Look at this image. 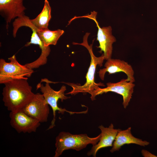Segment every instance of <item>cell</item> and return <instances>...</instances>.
Segmentation results:
<instances>
[{
    "instance_id": "cell-15",
    "label": "cell",
    "mask_w": 157,
    "mask_h": 157,
    "mask_svg": "<svg viewBox=\"0 0 157 157\" xmlns=\"http://www.w3.org/2000/svg\"><path fill=\"white\" fill-rule=\"evenodd\" d=\"M51 7L47 0H45L43 8L40 13L35 19H31V23L39 29L48 28L51 18Z\"/></svg>"
},
{
    "instance_id": "cell-9",
    "label": "cell",
    "mask_w": 157,
    "mask_h": 157,
    "mask_svg": "<svg viewBox=\"0 0 157 157\" xmlns=\"http://www.w3.org/2000/svg\"><path fill=\"white\" fill-rule=\"evenodd\" d=\"M11 126L18 133L35 132L40 125L38 120L28 116L22 110L10 112Z\"/></svg>"
},
{
    "instance_id": "cell-1",
    "label": "cell",
    "mask_w": 157,
    "mask_h": 157,
    "mask_svg": "<svg viewBox=\"0 0 157 157\" xmlns=\"http://www.w3.org/2000/svg\"><path fill=\"white\" fill-rule=\"evenodd\" d=\"M4 84L2 100L10 112L21 110L35 94L28 81L27 77L14 80Z\"/></svg>"
},
{
    "instance_id": "cell-12",
    "label": "cell",
    "mask_w": 157,
    "mask_h": 157,
    "mask_svg": "<svg viewBox=\"0 0 157 157\" xmlns=\"http://www.w3.org/2000/svg\"><path fill=\"white\" fill-rule=\"evenodd\" d=\"M21 26L32 27L35 30L37 34L45 46L56 45L58 39L63 34L64 31L60 29L51 31L48 28L39 29L35 27L31 22L29 17L26 16L21 20Z\"/></svg>"
},
{
    "instance_id": "cell-14",
    "label": "cell",
    "mask_w": 157,
    "mask_h": 157,
    "mask_svg": "<svg viewBox=\"0 0 157 157\" xmlns=\"http://www.w3.org/2000/svg\"><path fill=\"white\" fill-rule=\"evenodd\" d=\"M131 144L145 146L148 145L149 143L134 137L131 133V127H130L125 130H120L118 133L110 151L113 153L118 151L124 145Z\"/></svg>"
},
{
    "instance_id": "cell-11",
    "label": "cell",
    "mask_w": 157,
    "mask_h": 157,
    "mask_svg": "<svg viewBox=\"0 0 157 157\" xmlns=\"http://www.w3.org/2000/svg\"><path fill=\"white\" fill-rule=\"evenodd\" d=\"M23 0H0V13L5 19L7 28L12 19L25 15L26 8L23 4Z\"/></svg>"
},
{
    "instance_id": "cell-16",
    "label": "cell",
    "mask_w": 157,
    "mask_h": 157,
    "mask_svg": "<svg viewBox=\"0 0 157 157\" xmlns=\"http://www.w3.org/2000/svg\"><path fill=\"white\" fill-rule=\"evenodd\" d=\"M30 28L32 31V33L30 41L27 43L25 46H28L31 44H37L39 45L41 51L46 50L47 49L48 47L44 46L43 43L40 39L35 30L32 27H30Z\"/></svg>"
},
{
    "instance_id": "cell-17",
    "label": "cell",
    "mask_w": 157,
    "mask_h": 157,
    "mask_svg": "<svg viewBox=\"0 0 157 157\" xmlns=\"http://www.w3.org/2000/svg\"><path fill=\"white\" fill-rule=\"evenodd\" d=\"M143 156L144 157H155V156L151 154L149 151L142 150L141 151Z\"/></svg>"
},
{
    "instance_id": "cell-6",
    "label": "cell",
    "mask_w": 157,
    "mask_h": 157,
    "mask_svg": "<svg viewBox=\"0 0 157 157\" xmlns=\"http://www.w3.org/2000/svg\"><path fill=\"white\" fill-rule=\"evenodd\" d=\"M97 13L93 11L90 15L82 16H75V19L79 18H87L93 20L96 23L98 27L97 40L98 41L99 45L98 48L100 49L99 52H103L105 60H107L111 58L112 55L113 47V44L115 42L116 40L112 34L111 27L109 26L100 27L96 20Z\"/></svg>"
},
{
    "instance_id": "cell-13",
    "label": "cell",
    "mask_w": 157,
    "mask_h": 157,
    "mask_svg": "<svg viewBox=\"0 0 157 157\" xmlns=\"http://www.w3.org/2000/svg\"><path fill=\"white\" fill-rule=\"evenodd\" d=\"M101 133V137L98 142L93 145L91 150L88 152V156L92 155L96 157L98 151L100 149L109 147L112 146L118 133L121 130L114 129L112 124H111L108 127H105L103 125L99 127Z\"/></svg>"
},
{
    "instance_id": "cell-8",
    "label": "cell",
    "mask_w": 157,
    "mask_h": 157,
    "mask_svg": "<svg viewBox=\"0 0 157 157\" xmlns=\"http://www.w3.org/2000/svg\"><path fill=\"white\" fill-rule=\"evenodd\" d=\"M49 105L42 94L37 93L21 110L40 123L45 122L47 121L49 113Z\"/></svg>"
},
{
    "instance_id": "cell-10",
    "label": "cell",
    "mask_w": 157,
    "mask_h": 157,
    "mask_svg": "<svg viewBox=\"0 0 157 157\" xmlns=\"http://www.w3.org/2000/svg\"><path fill=\"white\" fill-rule=\"evenodd\" d=\"M104 66L105 67L100 69L99 72V77L102 80H104L105 75L107 72L109 74H111L122 72L126 75L127 81L135 82L134 70L131 65L127 62L119 59L111 58L107 60Z\"/></svg>"
},
{
    "instance_id": "cell-7",
    "label": "cell",
    "mask_w": 157,
    "mask_h": 157,
    "mask_svg": "<svg viewBox=\"0 0 157 157\" xmlns=\"http://www.w3.org/2000/svg\"><path fill=\"white\" fill-rule=\"evenodd\" d=\"M106 88H101L99 87L95 89L91 94L92 100L95 99L99 95L109 92H115L122 95L123 97V105L125 108L128 105L132 98L135 84L133 83L127 81V79H122L116 83L111 82L106 83Z\"/></svg>"
},
{
    "instance_id": "cell-5",
    "label": "cell",
    "mask_w": 157,
    "mask_h": 157,
    "mask_svg": "<svg viewBox=\"0 0 157 157\" xmlns=\"http://www.w3.org/2000/svg\"><path fill=\"white\" fill-rule=\"evenodd\" d=\"M7 62L2 58L0 59V83L24 77H30L33 73V69L22 65L17 60L14 55L8 58Z\"/></svg>"
},
{
    "instance_id": "cell-3",
    "label": "cell",
    "mask_w": 157,
    "mask_h": 157,
    "mask_svg": "<svg viewBox=\"0 0 157 157\" xmlns=\"http://www.w3.org/2000/svg\"><path fill=\"white\" fill-rule=\"evenodd\" d=\"M101 136L100 134L95 137L91 138L85 134H72L67 132H60L56 139V149L54 157H59L65 150L79 151L89 144L94 145L99 141Z\"/></svg>"
},
{
    "instance_id": "cell-2",
    "label": "cell",
    "mask_w": 157,
    "mask_h": 157,
    "mask_svg": "<svg viewBox=\"0 0 157 157\" xmlns=\"http://www.w3.org/2000/svg\"><path fill=\"white\" fill-rule=\"evenodd\" d=\"M90 34L88 33H85L83 36L82 43H73L74 44L81 45L87 49L90 55L91 62L85 77L86 81L82 85H77L73 83H66V84L72 87V90L71 92L65 94L75 95L81 92L88 93L91 95L95 89L99 87V86H105L103 83H96L94 81V75L96 66L98 65L100 67L102 66L105 58L103 53L99 57H97L94 55L92 47L94 40L92 43L90 45L88 43V38Z\"/></svg>"
},
{
    "instance_id": "cell-4",
    "label": "cell",
    "mask_w": 157,
    "mask_h": 157,
    "mask_svg": "<svg viewBox=\"0 0 157 157\" xmlns=\"http://www.w3.org/2000/svg\"><path fill=\"white\" fill-rule=\"evenodd\" d=\"M45 83L44 85L41 83H38L37 85L36 88L37 90L40 89L46 102L50 106L53 110V118L51 124L47 130L52 129L55 126L56 112L57 111L59 113L62 114L65 112H68L70 115L74 113H87L86 110L79 112H71L67 110L65 108L59 107L58 106V102L59 99L63 102L64 100L70 97L65 95V92L66 90V86L63 85L58 91H55L51 88L49 83Z\"/></svg>"
}]
</instances>
